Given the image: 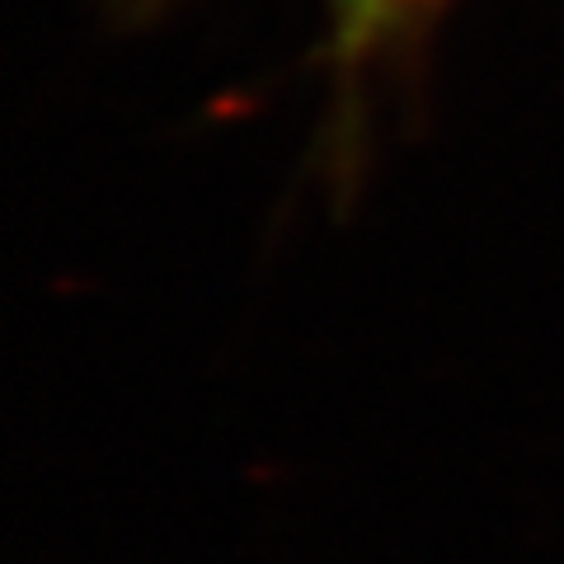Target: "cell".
<instances>
[{
	"label": "cell",
	"instance_id": "cell-1",
	"mask_svg": "<svg viewBox=\"0 0 564 564\" xmlns=\"http://www.w3.org/2000/svg\"><path fill=\"white\" fill-rule=\"evenodd\" d=\"M329 6H334V43H339V57L352 66L358 57H367L419 0H329Z\"/></svg>",
	"mask_w": 564,
	"mask_h": 564
}]
</instances>
